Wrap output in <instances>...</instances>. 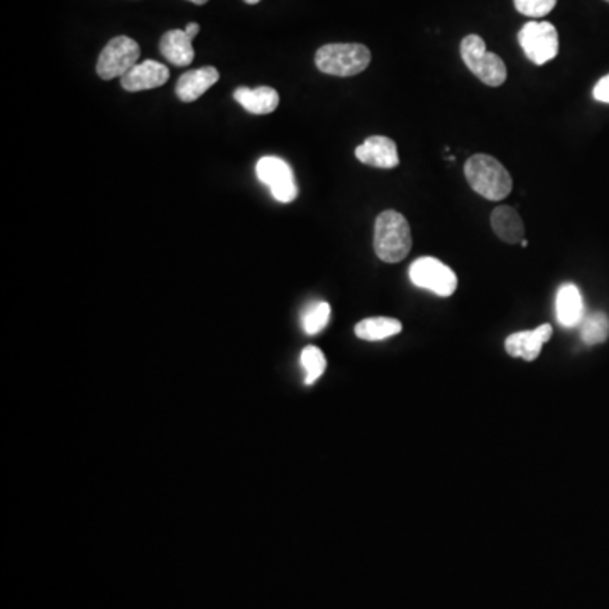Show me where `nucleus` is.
<instances>
[{"label":"nucleus","instance_id":"1","mask_svg":"<svg viewBox=\"0 0 609 609\" xmlns=\"http://www.w3.org/2000/svg\"><path fill=\"white\" fill-rule=\"evenodd\" d=\"M410 224L405 215L395 210H385L374 224V251L385 263H400L412 249Z\"/></svg>","mask_w":609,"mask_h":609},{"label":"nucleus","instance_id":"2","mask_svg":"<svg viewBox=\"0 0 609 609\" xmlns=\"http://www.w3.org/2000/svg\"><path fill=\"white\" fill-rule=\"evenodd\" d=\"M466 180L481 197L500 202L513 190L510 171L488 154H474L464 166Z\"/></svg>","mask_w":609,"mask_h":609},{"label":"nucleus","instance_id":"3","mask_svg":"<svg viewBox=\"0 0 609 609\" xmlns=\"http://www.w3.org/2000/svg\"><path fill=\"white\" fill-rule=\"evenodd\" d=\"M371 63V51L364 44L332 43L322 46L315 55L320 72L334 77H354Z\"/></svg>","mask_w":609,"mask_h":609},{"label":"nucleus","instance_id":"4","mask_svg":"<svg viewBox=\"0 0 609 609\" xmlns=\"http://www.w3.org/2000/svg\"><path fill=\"white\" fill-rule=\"evenodd\" d=\"M461 56L464 65L489 87H500L505 83L508 77L505 61L496 53H489L484 39L478 34H469L462 39Z\"/></svg>","mask_w":609,"mask_h":609},{"label":"nucleus","instance_id":"5","mask_svg":"<svg viewBox=\"0 0 609 609\" xmlns=\"http://www.w3.org/2000/svg\"><path fill=\"white\" fill-rule=\"evenodd\" d=\"M518 41L528 60L538 66L554 60L559 53V33L550 22H527L518 33Z\"/></svg>","mask_w":609,"mask_h":609},{"label":"nucleus","instance_id":"6","mask_svg":"<svg viewBox=\"0 0 609 609\" xmlns=\"http://www.w3.org/2000/svg\"><path fill=\"white\" fill-rule=\"evenodd\" d=\"M141 48L132 38L117 36L110 39L97 61V75L102 80H114L124 77L132 66L138 65Z\"/></svg>","mask_w":609,"mask_h":609},{"label":"nucleus","instance_id":"7","mask_svg":"<svg viewBox=\"0 0 609 609\" xmlns=\"http://www.w3.org/2000/svg\"><path fill=\"white\" fill-rule=\"evenodd\" d=\"M410 280L423 290L432 291L439 297H450L457 290V275L439 259L420 258L410 266Z\"/></svg>","mask_w":609,"mask_h":609},{"label":"nucleus","instance_id":"8","mask_svg":"<svg viewBox=\"0 0 609 609\" xmlns=\"http://www.w3.org/2000/svg\"><path fill=\"white\" fill-rule=\"evenodd\" d=\"M259 182L268 185L271 195L281 203H290L298 197V187L291 166L276 156H264L256 165Z\"/></svg>","mask_w":609,"mask_h":609},{"label":"nucleus","instance_id":"9","mask_svg":"<svg viewBox=\"0 0 609 609\" xmlns=\"http://www.w3.org/2000/svg\"><path fill=\"white\" fill-rule=\"evenodd\" d=\"M554 334L552 325L544 324L533 330H523L511 334L505 342V349L511 357H520L523 361H535L544 344L550 341Z\"/></svg>","mask_w":609,"mask_h":609},{"label":"nucleus","instance_id":"10","mask_svg":"<svg viewBox=\"0 0 609 609\" xmlns=\"http://www.w3.org/2000/svg\"><path fill=\"white\" fill-rule=\"evenodd\" d=\"M170 80L168 66L158 61L146 60L132 66L131 70L121 78V85L127 92H143L165 85Z\"/></svg>","mask_w":609,"mask_h":609},{"label":"nucleus","instance_id":"11","mask_svg":"<svg viewBox=\"0 0 609 609\" xmlns=\"http://www.w3.org/2000/svg\"><path fill=\"white\" fill-rule=\"evenodd\" d=\"M357 160L364 165L391 170L400 165V156L395 141L386 136H371L356 148Z\"/></svg>","mask_w":609,"mask_h":609},{"label":"nucleus","instance_id":"12","mask_svg":"<svg viewBox=\"0 0 609 609\" xmlns=\"http://www.w3.org/2000/svg\"><path fill=\"white\" fill-rule=\"evenodd\" d=\"M555 315L562 327H576L584 320V300H582L581 290L572 283L562 285L557 291L555 298Z\"/></svg>","mask_w":609,"mask_h":609},{"label":"nucleus","instance_id":"13","mask_svg":"<svg viewBox=\"0 0 609 609\" xmlns=\"http://www.w3.org/2000/svg\"><path fill=\"white\" fill-rule=\"evenodd\" d=\"M219 72L214 66H203L198 70L183 73L178 83H176V95L182 102H195L200 99L210 87H214L219 82Z\"/></svg>","mask_w":609,"mask_h":609},{"label":"nucleus","instance_id":"14","mask_svg":"<svg viewBox=\"0 0 609 609\" xmlns=\"http://www.w3.org/2000/svg\"><path fill=\"white\" fill-rule=\"evenodd\" d=\"M234 99L239 104L256 116H266L271 114L278 109L280 105V94L276 92L275 88L271 87H258V88H237L234 92Z\"/></svg>","mask_w":609,"mask_h":609},{"label":"nucleus","instance_id":"15","mask_svg":"<svg viewBox=\"0 0 609 609\" xmlns=\"http://www.w3.org/2000/svg\"><path fill=\"white\" fill-rule=\"evenodd\" d=\"M192 41L185 29H171L161 38V55L165 56L171 65L188 66L195 58Z\"/></svg>","mask_w":609,"mask_h":609},{"label":"nucleus","instance_id":"16","mask_svg":"<svg viewBox=\"0 0 609 609\" xmlns=\"http://www.w3.org/2000/svg\"><path fill=\"white\" fill-rule=\"evenodd\" d=\"M491 227H493L494 234L508 244H518L523 241V236H525L522 217L515 209L506 207V205H501L493 210Z\"/></svg>","mask_w":609,"mask_h":609},{"label":"nucleus","instance_id":"17","mask_svg":"<svg viewBox=\"0 0 609 609\" xmlns=\"http://www.w3.org/2000/svg\"><path fill=\"white\" fill-rule=\"evenodd\" d=\"M401 330H403V325L400 320L390 319V317H373V319L361 320L356 325L354 332L361 341L378 342L400 334Z\"/></svg>","mask_w":609,"mask_h":609},{"label":"nucleus","instance_id":"18","mask_svg":"<svg viewBox=\"0 0 609 609\" xmlns=\"http://www.w3.org/2000/svg\"><path fill=\"white\" fill-rule=\"evenodd\" d=\"M581 337L584 344L598 346L608 341L609 317L603 312H594L581 322Z\"/></svg>","mask_w":609,"mask_h":609},{"label":"nucleus","instance_id":"19","mask_svg":"<svg viewBox=\"0 0 609 609\" xmlns=\"http://www.w3.org/2000/svg\"><path fill=\"white\" fill-rule=\"evenodd\" d=\"M330 305L327 302H315L308 305L302 315V327L305 334L317 335L327 327L330 320Z\"/></svg>","mask_w":609,"mask_h":609},{"label":"nucleus","instance_id":"20","mask_svg":"<svg viewBox=\"0 0 609 609\" xmlns=\"http://www.w3.org/2000/svg\"><path fill=\"white\" fill-rule=\"evenodd\" d=\"M300 363H302L303 371H305V385H313L327 368L324 352L320 351L319 347H305L302 351V357H300Z\"/></svg>","mask_w":609,"mask_h":609},{"label":"nucleus","instance_id":"21","mask_svg":"<svg viewBox=\"0 0 609 609\" xmlns=\"http://www.w3.org/2000/svg\"><path fill=\"white\" fill-rule=\"evenodd\" d=\"M513 4H515L516 11L523 16L538 19V17L547 16L554 11L557 0H513Z\"/></svg>","mask_w":609,"mask_h":609},{"label":"nucleus","instance_id":"22","mask_svg":"<svg viewBox=\"0 0 609 609\" xmlns=\"http://www.w3.org/2000/svg\"><path fill=\"white\" fill-rule=\"evenodd\" d=\"M593 97L598 100V102L609 104V75L601 78V80L596 83V87H594L593 90Z\"/></svg>","mask_w":609,"mask_h":609},{"label":"nucleus","instance_id":"23","mask_svg":"<svg viewBox=\"0 0 609 609\" xmlns=\"http://www.w3.org/2000/svg\"><path fill=\"white\" fill-rule=\"evenodd\" d=\"M185 33H187L190 38L195 39V36L200 33V26H198L197 22H190V24H187V28H185Z\"/></svg>","mask_w":609,"mask_h":609},{"label":"nucleus","instance_id":"24","mask_svg":"<svg viewBox=\"0 0 609 609\" xmlns=\"http://www.w3.org/2000/svg\"><path fill=\"white\" fill-rule=\"evenodd\" d=\"M188 2H193V4H197V6H203V4H207L209 0H188Z\"/></svg>","mask_w":609,"mask_h":609},{"label":"nucleus","instance_id":"25","mask_svg":"<svg viewBox=\"0 0 609 609\" xmlns=\"http://www.w3.org/2000/svg\"><path fill=\"white\" fill-rule=\"evenodd\" d=\"M244 2H246V4H251V6H254V4H259L261 0H244Z\"/></svg>","mask_w":609,"mask_h":609},{"label":"nucleus","instance_id":"26","mask_svg":"<svg viewBox=\"0 0 609 609\" xmlns=\"http://www.w3.org/2000/svg\"><path fill=\"white\" fill-rule=\"evenodd\" d=\"M520 244H522V247H528V241H527V239H523V241L520 242Z\"/></svg>","mask_w":609,"mask_h":609},{"label":"nucleus","instance_id":"27","mask_svg":"<svg viewBox=\"0 0 609 609\" xmlns=\"http://www.w3.org/2000/svg\"><path fill=\"white\" fill-rule=\"evenodd\" d=\"M606 2H608V4H609V0H606Z\"/></svg>","mask_w":609,"mask_h":609}]
</instances>
